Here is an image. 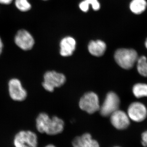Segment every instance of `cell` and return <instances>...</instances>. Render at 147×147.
I'll list each match as a JSON object with an SVG mask.
<instances>
[{"label":"cell","instance_id":"1","mask_svg":"<svg viewBox=\"0 0 147 147\" xmlns=\"http://www.w3.org/2000/svg\"><path fill=\"white\" fill-rule=\"evenodd\" d=\"M37 130L40 133H46L49 135H55L60 134L64 127L63 121L58 117L52 118L45 113H41L36 119Z\"/></svg>","mask_w":147,"mask_h":147},{"label":"cell","instance_id":"2","mask_svg":"<svg viewBox=\"0 0 147 147\" xmlns=\"http://www.w3.org/2000/svg\"><path fill=\"white\" fill-rule=\"evenodd\" d=\"M114 57L119 65L125 69L132 68L139 58L136 50L126 48H121L117 50Z\"/></svg>","mask_w":147,"mask_h":147},{"label":"cell","instance_id":"3","mask_svg":"<svg viewBox=\"0 0 147 147\" xmlns=\"http://www.w3.org/2000/svg\"><path fill=\"white\" fill-rule=\"evenodd\" d=\"M42 86L47 91L53 92L55 88L61 86L66 81L64 75L54 71H47L43 76Z\"/></svg>","mask_w":147,"mask_h":147},{"label":"cell","instance_id":"4","mask_svg":"<svg viewBox=\"0 0 147 147\" xmlns=\"http://www.w3.org/2000/svg\"><path fill=\"white\" fill-rule=\"evenodd\" d=\"M38 144L36 134L30 130L19 131L13 139L15 147H38Z\"/></svg>","mask_w":147,"mask_h":147},{"label":"cell","instance_id":"5","mask_svg":"<svg viewBox=\"0 0 147 147\" xmlns=\"http://www.w3.org/2000/svg\"><path fill=\"white\" fill-rule=\"evenodd\" d=\"M79 107L89 114H93L100 109L99 99L96 94L89 92L85 94L80 99Z\"/></svg>","mask_w":147,"mask_h":147},{"label":"cell","instance_id":"6","mask_svg":"<svg viewBox=\"0 0 147 147\" xmlns=\"http://www.w3.org/2000/svg\"><path fill=\"white\" fill-rule=\"evenodd\" d=\"M120 100L118 96L113 92L108 93L103 104L100 108V115L103 117L110 116L119 110Z\"/></svg>","mask_w":147,"mask_h":147},{"label":"cell","instance_id":"7","mask_svg":"<svg viewBox=\"0 0 147 147\" xmlns=\"http://www.w3.org/2000/svg\"><path fill=\"white\" fill-rule=\"evenodd\" d=\"M8 92L12 100L16 101H24L26 98L27 91L23 87L20 80L16 78L11 79L8 82Z\"/></svg>","mask_w":147,"mask_h":147},{"label":"cell","instance_id":"8","mask_svg":"<svg viewBox=\"0 0 147 147\" xmlns=\"http://www.w3.org/2000/svg\"><path fill=\"white\" fill-rule=\"evenodd\" d=\"M127 115L131 120L136 122H141L146 118V107L142 102H132L129 106Z\"/></svg>","mask_w":147,"mask_h":147},{"label":"cell","instance_id":"9","mask_svg":"<svg viewBox=\"0 0 147 147\" xmlns=\"http://www.w3.org/2000/svg\"><path fill=\"white\" fill-rule=\"evenodd\" d=\"M14 42L18 47L24 51L31 50L35 41L30 32L25 30L18 31L15 36Z\"/></svg>","mask_w":147,"mask_h":147},{"label":"cell","instance_id":"10","mask_svg":"<svg viewBox=\"0 0 147 147\" xmlns=\"http://www.w3.org/2000/svg\"><path fill=\"white\" fill-rule=\"evenodd\" d=\"M110 116L111 123L117 129L123 130L127 128L130 124L128 115L123 111L118 110Z\"/></svg>","mask_w":147,"mask_h":147},{"label":"cell","instance_id":"11","mask_svg":"<svg viewBox=\"0 0 147 147\" xmlns=\"http://www.w3.org/2000/svg\"><path fill=\"white\" fill-rule=\"evenodd\" d=\"M72 145L73 147H100L98 142L93 139L88 133L75 137L72 141Z\"/></svg>","mask_w":147,"mask_h":147},{"label":"cell","instance_id":"12","mask_svg":"<svg viewBox=\"0 0 147 147\" xmlns=\"http://www.w3.org/2000/svg\"><path fill=\"white\" fill-rule=\"evenodd\" d=\"M75 39L71 37H66L61 40L60 54L63 57L71 56L76 48Z\"/></svg>","mask_w":147,"mask_h":147},{"label":"cell","instance_id":"13","mask_svg":"<svg viewBox=\"0 0 147 147\" xmlns=\"http://www.w3.org/2000/svg\"><path fill=\"white\" fill-rule=\"evenodd\" d=\"M88 50L92 55L96 57L102 56L105 53L106 49L105 42L101 40L91 41L88 46Z\"/></svg>","mask_w":147,"mask_h":147},{"label":"cell","instance_id":"14","mask_svg":"<svg viewBox=\"0 0 147 147\" xmlns=\"http://www.w3.org/2000/svg\"><path fill=\"white\" fill-rule=\"evenodd\" d=\"M147 5V2L145 0H132L129 7L133 13L139 14L144 11Z\"/></svg>","mask_w":147,"mask_h":147},{"label":"cell","instance_id":"15","mask_svg":"<svg viewBox=\"0 0 147 147\" xmlns=\"http://www.w3.org/2000/svg\"><path fill=\"white\" fill-rule=\"evenodd\" d=\"M132 92L137 98L147 96V84L138 83L135 84L132 88Z\"/></svg>","mask_w":147,"mask_h":147},{"label":"cell","instance_id":"16","mask_svg":"<svg viewBox=\"0 0 147 147\" xmlns=\"http://www.w3.org/2000/svg\"><path fill=\"white\" fill-rule=\"evenodd\" d=\"M90 5H91L94 10H98L100 9V3L97 0H84L80 3L79 7L82 11L87 12L88 10Z\"/></svg>","mask_w":147,"mask_h":147},{"label":"cell","instance_id":"17","mask_svg":"<svg viewBox=\"0 0 147 147\" xmlns=\"http://www.w3.org/2000/svg\"><path fill=\"white\" fill-rule=\"evenodd\" d=\"M137 69L140 75L147 77V59L145 56L139 57L137 61Z\"/></svg>","mask_w":147,"mask_h":147},{"label":"cell","instance_id":"18","mask_svg":"<svg viewBox=\"0 0 147 147\" xmlns=\"http://www.w3.org/2000/svg\"><path fill=\"white\" fill-rule=\"evenodd\" d=\"M15 4L17 8L23 12L30 10L32 7L28 0H15Z\"/></svg>","mask_w":147,"mask_h":147},{"label":"cell","instance_id":"19","mask_svg":"<svg viewBox=\"0 0 147 147\" xmlns=\"http://www.w3.org/2000/svg\"><path fill=\"white\" fill-rule=\"evenodd\" d=\"M141 143L143 147H147V130L142 133Z\"/></svg>","mask_w":147,"mask_h":147},{"label":"cell","instance_id":"20","mask_svg":"<svg viewBox=\"0 0 147 147\" xmlns=\"http://www.w3.org/2000/svg\"><path fill=\"white\" fill-rule=\"evenodd\" d=\"M13 0H0V3L4 5L10 4Z\"/></svg>","mask_w":147,"mask_h":147},{"label":"cell","instance_id":"21","mask_svg":"<svg viewBox=\"0 0 147 147\" xmlns=\"http://www.w3.org/2000/svg\"><path fill=\"white\" fill-rule=\"evenodd\" d=\"M3 48V44L2 40L0 37V56L2 53Z\"/></svg>","mask_w":147,"mask_h":147},{"label":"cell","instance_id":"22","mask_svg":"<svg viewBox=\"0 0 147 147\" xmlns=\"http://www.w3.org/2000/svg\"><path fill=\"white\" fill-rule=\"evenodd\" d=\"M57 147L56 146H55V145H53V144H48L47 145V146H45V147Z\"/></svg>","mask_w":147,"mask_h":147},{"label":"cell","instance_id":"23","mask_svg":"<svg viewBox=\"0 0 147 147\" xmlns=\"http://www.w3.org/2000/svg\"><path fill=\"white\" fill-rule=\"evenodd\" d=\"M145 46H146V48H147V38L146 40V42H145Z\"/></svg>","mask_w":147,"mask_h":147},{"label":"cell","instance_id":"24","mask_svg":"<svg viewBox=\"0 0 147 147\" xmlns=\"http://www.w3.org/2000/svg\"><path fill=\"white\" fill-rule=\"evenodd\" d=\"M120 147L118 146H115V147Z\"/></svg>","mask_w":147,"mask_h":147},{"label":"cell","instance_id":"25","mask_svg":"<svg viewBox=\"0 0 147 147\" xmlns=\"http://www.w3.org/2000/svg\"><path fill=\"white\" fill-rule=\"evenodd\" d=\"M43 1H47V0H43Z\"/></svg>","mask_w":147,"mask_h":147}]
</instances>
